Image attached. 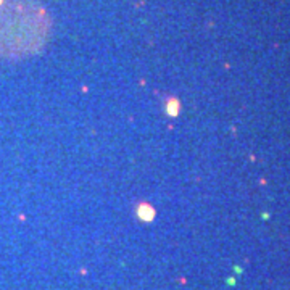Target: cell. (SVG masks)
Segmentation results:
<instances>
[{
	"label": "cell",
	"mask_w": 290,
	"mask_h": 290,
	"mask_svg": "<svg viewBox=\"0 0 290 290\" xmlns=\"http://www.w3.org/2000/svg\"><path fill=\"white\" fill-rule=\"evenodd\" d=\"M48 18L42 8L12 2L0 8V55L21 57L39 50L48 34Z\"/></svg>",
	"instance_id": "1"
}]
</instances>
